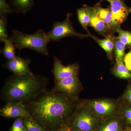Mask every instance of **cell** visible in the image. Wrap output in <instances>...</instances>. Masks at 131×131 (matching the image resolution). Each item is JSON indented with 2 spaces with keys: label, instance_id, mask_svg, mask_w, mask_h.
<instances>
[{
  "label": "cell",
  "instance_id": "obj_1",
  "mask_svg": "<svg viewBox=\"0 0 131 131\" xmlns=\"http://www.w3.org/2000/svg\"><path fill=\"white\" fill-rule=\"evenodd\" d=\"M27 104L30 115L47 130L57 131L70 115L75 104L69 96L45 91Z\"/></svg>",
  "mask_w": 131,
  "mask_h": 131
},
{
  "label": "cell",
  "instance_id": "obj_2",
  "mask_svg": "<svg viewBox=\"0 0 131 131\" xmlns=\"http://www.w3.org/2000/svg\"><path fill=\"white\" fill-rule=\"evenodd\" d=\"M44 79L33 74H14L5 83L2 91L3 99L12 101L27 102L45 91Z\"/></svg>",
  "mask_w": 131,
  "mask_h": 131
},
{
  "label": "cell",
  "instance_id": "obj_3",
  "mask_svg": "<svg viewBox=\"0 0 131 131\" xmlns=\"http://www.w3.org/2000/svg\"><path fill=\"white\" fill-rule=\"evenodd\" d=\"M46 33L42 29H39L31 34L13 30L9 39L14 43L16 49L19 50L28 48L44 56H48L47 45L49 42Z\"/></svg>",
  "mask_w": 131,
  "mask_h": 131
},
{
  "label": "cell",
  "instance_id": "obj_4",
  "mask_svg": "<svg viewBox=\"0 0 131 131\" xmlns=\"http://www.w3.org/2000/svg\"><path fill=\"white\" fill-rule=\"evenodd\" d=\"M71 15L68 13L64 21L54 22L51 30L46 33L48 42L59 41L68 37H77L80 39L90 37L89 34H81L75 30L70 19Z\"/></svg>",
  "mask_w": 131,
  "mask_h": 131
},
{
  "label": "cell",
  "instance_id": "obj_5",
  "mask_svg": "<svg viewBox=\"0 0 131 131\" xmlns=\"http://www.w3.org/2000/svg\"><path fill=\"white\" fill-rule=\"evenodd\" d=\"M98 124V117L86 108L77 110L71 121L73 129L80 131H94Z\"/></svg>",
  "mask_w": 131,
  "mask_h": 131
},
{
  "label": "cell",
  "instance_id": "obj_6",
  "mask_svg": "<svg viewBox=\"0 0 131 131\" xmlns=\"http://www.w3.org/2000/svg\"><path fill=\"white\" fill-rule=\"evenodd\" d=\"M91 111L97 117L106 118L114 115L117 109L116 103L111 100L100 99L91 101L89 103Z\"/></svg>",
  "mask_w": 131,
  "mask_h": 131
},
{
  "label": "cell",
  "instance_id": "obj_7",
  "mask_svg": "<svg viewBox=\"0 0 131 131\" xmlns=\"http://www.w3.org/2000/svg\"><path fill=\"white\" fill-rule=\"evenodd\" d=\"M0 115L8 118H21L30 117L26 105L21 102H8L0 110Z\"/></svg>",
  "mask_w": 131,
  "mask_h": 131
},
{
  "label": "cell",
  "instance_id": "obj_8",
  "mask_svg": "<svg viewBox=\"0 0 131 131\" xmlns=\"http://www.w3.org/2000/svg\"><path fill=\"white\" fill-rule=\"evenodd\" d=\"M80 81L77 75H74L56 81L53 91L69 96H74L79 91Z\"/></svg>",
  "mask_w": 131,
  "mask_h": 131
},
{
  "label": "cell",
  "instance_id": "obj_9",
  "mask_svg": "<svg viewBox=\"0 0 131 131\" xmlns=\"http://www.w3.org/2000/svg\"><path fill=\"white\" fill-rule=\"evenodd\" d=\"M104 1L110 3L113 18L117 23L121 25L125 21L131 13V7L127 6L125 0H101L100 3Z\"/></svg>",
  "mask_w": 131,
  "mask_h": 131
},
{
  "label": "cell",
  "instance_id": "obj_10",
  "mask_svg": "<svg viewBox=\"0 0 131 131\" xmlns=\"http://www.w3.org/2000/svg\"><path fill=\"white\" fill-rule=\"evenodd\" d=\"M78 70L79 67L76 64L64 66L58 58H54L52 72L56 81L77 75Z\"/></svg>",
  "mask_w": 131,
  "mask_h": 131
},
{
  "label": "cell",
  "instance_id": "obj_11",
  "mask_svg": "<svg viewBox=\"0 0 131 131\" xmlns=\"http://www.w3.org/2000/svg\"><path fill=\"white\" fill-rule=\"evenodd\" d=\"M30 63L29 59H25L19 56H16L13 59L8 60L3 66L15 74H32L29 68Z\"/></svg>",
  "mask_w": 131,
  "mask_h": 131
},
{
  "label": "cell",
  "instance_id": "obj_12",
  "mask_svg": "<svg viewBox=\"0 0 131 131\" xmlns=\"http://www.w3.org/2000/svg\"><path fill=\"white\" fill-rule=\"evenodd\" d=\"M101 3L99 2L94 8L98 16L105 24L110 35L117 32L120 28V25L114 19L110 8H104L101 6Z\"/></svg>",
  "mask_w": 131,
  "mask_h": 131
},
{
  "label": "cell",
  "instance_id": "obj_13",
  "mask_svg": "<svg viewBox=\"0 0 131 131\" xmlns=\"http://www.w3.org/2000/svg\"><path fill=\"white\" fill-rule=\"evenodd\" d=\"M83 7L87 9L90 15L89 26L93 27L99 34L105 37L110 35L105 24L97 15L94 7H90L86 5H83Z\"/></svg>",
  "mask_w": 131,
  "mask_h": 131
},
{
  "label": "cell",
  "instance_id": "obj_14",
  "mask_svg": "<svg viewBox=\"0 0 131 131\" xmlns=\"http://www.w3.org/2000/svg\"><path fill=\"white\" fill-rule=\"evenodd\" d=\"M96 131H124L121 121L115 117L108 118L97 127Z\"/></svg>",
  "mask_w": 131,
  "mask_h": 131
},
{
  "label": "cell",
  "instance_id": "obj_15",
  "mask_svg": "<svg viewBox=\"0 0 131 131\" xmlns=\"http://www.w3.org/2000/svg\"><path fill=\"white\" fill-rule=\"evenodd\" d=\"M90 37L95 40L100 46L105 51L108 56L110 58H112L113 50L114 49V43L113 41L112 35H108L103 39H99L91 34L90 35Z\"/></svg>",
  "mask_w": 131,
  "mask_h": 131
},
{
  "label": "cell",
  "instance_id": "obj_16",
  "mask_svg": "<svg viewBox=\"0 0 131 131\" xmlns=\"http://www.w3.org/2000/svg\"><path fill=\"white\" fill-rule=\"evenodd\" d=\"M34 0H11L15 12L26 14L30 11L34 4Z\"/></svg>",
  "mask_w": 131,
  "mask_h": 131
},
{
  "label": "cell",
  "instance_id": "obj_17",
  "mask_svg": "<svg viewBox=\"0 0 131 131\" xmlns=\"http://www.w3.org/2000/svg\"><path fill=\"white\" fill-rule=\"evenodd\" d=\"M113 72L116 77L119 78L126 80L131 79V71L124 65L123 61H116Z\"/></svg>",
  "mask_w": 131,
  "mask_h": 131
},
{
  "label": "cell",
  "instance_id": "obj_18",
  "mask_svg": "<svg viewBox=\"0 0 131 131\" xmlns=\"http://www.w3.org/2000/svg\"><path fill=\"white\" fill-rule=\"evenodd\" d=\"M113 40L114 43L115 56L116 61L122 62L124 61L126 45L121 42L118 37H113Z\"/></svg>",
  "mask_w": 131,
  "mask_h": 131
},
{
  "label": "cell",
  "instance_id": "obj_19",
  "mask_svg": "<svg viewBox=\"0 0 131 131\" xmlns=\"http://www.w3.org/2000/svg\"><path fill=\"white\" fill-rule=\"evenodd\" d=\"M78 18L82 27L87 31L88 34L91 35L88 30V26H89L90 22V15L87 9L85 7L79 8L77 11Z\"/></svg>",
  "mask_w": 131,
  "mask_h": 131
},
{
  "label": "cell",
  "instance_id": "obj_20",
  "mask_svg": "<svg viewBox=\"0 0 131 131\" xmlns=\"http://www.w3.org/2000/svg\"><path fill=\"white\" fill-rule=\"evenodd\" d=\"M4 47L1 49V52L5 58L8 60L13 59L15 57V49H16L14 43L9 39L5 40Z\"/></svg>",
  "mask_w": 131,
  "mask_h": 131
},
{
  "label": "cell",
  "instance_id": "obj_21",
  "mask_svg": "<svg viewBox=\"0 0 131 131\" xmlns=\"http://www.w3.org/2000/svg\"><path fill=\"white\" fill-rule=\"evenodd\" d=\"M22 119L27 131H49L40 125L31 116Z\"/></svg>",
  "mask_w": 131,
  "mask_h": 131
},
{
  "label": "cell",
  "instance_id": "obj_22",
  "mask_svg": "<svg viewBox=\"0 0 131 131\" xmlns=\"http://www.w3.org/2000/svg\"><path fill=\"white\" fill-rule=\"evenodd\" d=\"M7 15H0V41L1 42H4L9 38L7 26Z\"/></svg>",
  "mask_w": 131,
  "mask_h": 131
},
{
  "label": "cell",
  "instance_id": "obj_23",
  "mask_svg": "<svg viewBox=\"0 0 131 131\" xmlns=\"http://www.w3.org/2000/svg\"><path fill=\"white\" fill-rule=\"evenodd\" d=\"M117 32L118 34V38L126 45L131 46V32L124 30L121 28L118 29Z\"/></svg>",
  "mask_w": 131,
  "mask_h": 131
},
{
  "label": "cell",
  "instance_id": "obj_24",
  "mask_svg": "<svg viewBox=\"0 0 131 131\" xmlns=\"http://www.w3.org/2000/svg\"><path fill=\"white\" fill-rule=\"evenodd\" d=\"M122 114L127 127H131V106H124L122 109Z\"/></svg>",
  "mask_w": 131,
  "mask_h": 131
},
{
  "label": "cell",
  "instance_id": "obj_25",
  "mask_svg": "<svg viewBox=\"0 0 131 131\" xmlns=\"http://www.w3.org/2000/svg\"><path fill=\"white\" fill-rule=\"evenodd\" d=\"M14 12L6 0H0V15H7Z\"/></svg>",
  "mask_w": 131,
  "mask_h": 131
},
{
  "label": "cell",
  "instance_id": "obj_26",
  "mask_svg": "<svg viewBox=\"0 0 131 131\" xmlns=\"http://www.w3.org/2000/svg\"><path fill=\"white\" fill-rule=\"evenodd\" d=\"M10 131H27L22 118H19L14 121L10 129Z\"/></svg>",
  "mask_w": 131,
  "mask_h": 131
},
{
  "label": "cell",
  "instance_id": "obj_27",
  "mask_svg": "<svg viewBox=\"0 0 131 131\" xmlns=\"http://www.w3.org/2000/svg\"><path fill=\"white\" fill-rule=\"evenodd\" d=\"M124 61L127 68L131 71V50L125 55Z\"/></svg>",
  "mask_w": 131,
  "mask_h": 131
},
{
  "label": "cell",
  "instance_id": "obj_28",
  "mask_svg": "<svg viewBox=\"0 0 131 131\" xmlns=\"http://www.w3.org/2000/svg\"><path fill=\"white\" fill-rule=\"evenodd\" d=\"M124 98L128 103L131 105V84L127 88L125 92Z\"/></svg>",
  "mask_w": 131,
  "mask_h": 131
},
{
  "label": "cell",
  "instance_id": "obj_29",
  "mask_svg": "<svg viewBox=\"0 0 131 131\" xmlns=\"http://www.w3.org/2000/svg\"><path fill=\"white\" fill-rule=\"evenodd\" d=\"M124 131H131V127H126Z\"/></svg>",
  "mask_w": 131,
  "mask_h": 131
},
{
  "label": "cell",
  "instance_id": "obj_30",
  "mask_svg": "<svg viewBox=\"0 0 131 131\" xmlns=\"http://www.w3.org/2000/svg\"><path fill=\"white\" fill-rule=\"evenodd\" d=\"M71 131H80L79 130H75V129H73L72 130H71Z\"/></svg>",
  "mask_w": 131,
  "mask_h": 131
},
{
  "label": "cell",
  "instance_id": "obj_31",
  "mask_svg": "<svg viewBox=\"0 0 131 131\" xmlns=\"http://www.w3.org/2000/svg\"></svg>",
  "mask_w": 131,
  "mask_h": 131
}]
</instances>
